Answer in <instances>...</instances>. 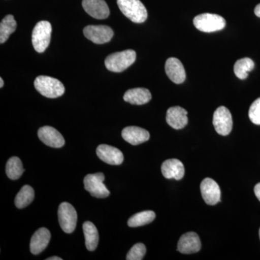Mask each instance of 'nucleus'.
I'll return each mask as SVG.
<instances>
[{"mask_svg": "<svg viewBox=\"0 0 260 260\" xmlns=\"http://www.w3.org/2000/svg\"><path fill=\"white\" fill-rule=\"evenodd\" d=\"M136 52L132 49L113 53L106 58V68L114 73H121L136 60Z\"/></svg>", "mask_w": 260, "mask_h": 260, "instance_id": "nucleus-1", "label": "nucleus"}, {"mask_svg": "<svg viewBox=\"0 0 260 260\" xmlns=\"http://www.w3.org/2000/svg\"><path fill=\"white\" fill-rule=\"evenodd\" d=\"M34 86L39 93L49 99L60 97L65 91L64 85L59 80L45 75L37 77Z\"/></svg>", "mask_w": 260, "mask_h": 260, "instance_id": "nucleus-2", "label": "nucleus"}, {"mask_svg": "<svg viewBox=\"0 0 260 260\" xmlns=\"http://www.w3.org/2000/svg\"><path fill=\"white\" fill-rule=\"evenodd\" d=\"M117 5L121 13L133 23H143L148 18V11L140 0H117Z\"/></svg>", "mask_w": 260, "mask_h": 260, "instance_id": "nucleus-3", "label": "nucleus"}, {"mask_svg": "<svg viewBox=\"0 0 260 260\" xmlns=\"http://www.w3.org/2000/svg\"><path fill=\"white\" fill-rule=\"evenodd\" d=\"M52 28L49 22H39L34 27L32 32V44L38 53H43L50 44Z\"/></svg>", "mask_w": 260, "mask_h": 260, "instance_id": "nucleus-4", "label": "nucleus"}, {"mask_svg": "<svg viewBox=\"0 0 260 260\" xmlns=\"http://www.w3.org/2000/svg\"><path fill=\"white\" fill-rule=\"evenodd\" d=\"M194 26L202 32L218 31L225 28V20L223 17L211 13H203L195 17L193 20Z\"/></svg>", "mask_w": 260, "mask_h": 260, "instance_id": "nucleus-5", "label": "nucleus"}, {"mask_svg": "<svg viewBox=\"0 0 260 260\" xmlns=\"http://www.w3.org/2000/svg\"><path fill=\"white\" fill-rule=\"evenodd\" d=\"M105 176L103 173L88 174L84 178L85 189L93 197L96 198H106L109 196L110 191L104 184Z\"/></svg>", "mask_w": 260, "mask_h": 260, "instance_id": "nucleus-6", "label": "nucleus"}, {"mask_svg": "<svg viewBox=\"0 0 260 260\" xmlns=\"http://www.w3.org/2000/svg\"><path fill=\"white\" fill-rule=\"evenodd\" d=\"M58 218L59 225L67 234L74 232L77 225L78 215L74 207L68 203H62L59 205L58 210Z\"/></svg>", "mask_w": 260, "mask_h": 260, "instance_id": "nucleus-7", "label": "nucleus"}, {"mask_svg": "<svg viewBox=\"0 0 260 260\" xmlns=\"http://www.w3.org/2000/svg\"><path fill=\"white\" fill-rule=\"evenodd\" d=\"M213 126L218 134L226 136L233 127V119L230 111L225 107H220L213 114Z\"/></svg>", "mask_w": 260, "mask_h": 260, "instance_id": "nucleus-8", "label": "nucleus"}, {"mask_svg": "<svg viewBox=\"0 0 260 260\" xmlns=\"http://www.w3.org/2000/svg\"><path fill=\"white\" fill-rule=\"evenodd\" d=\"M85 37L94 44H103L112 40L114 31L107 25H88L83 30Z\"/></svg>", "mask_w": 260, "mask_h": 260, "instance_id": "nucleus-9", "label": "nucleus"}, {"mask_svg": "<svg viewBox=\"0 0 260 260\" xmlns=\"http://www.w3.org/2000/svg\"><path fill=\"white\" fill-rule=\"evenodd\" d=\"M202 196L206 204L215 205L220 202V186L211 178H205L200 184Z\"/></svg>", "mask_w": 260, "mask_h": 260, "instance_id": "nucleus-10", "label": "nucleus"}, {"mask_svg": "<svg viewBox=\"0 0 260 260\" xmlns=\"http://www.w3.org/2000/svg\"><path fill=\"white\" fill-rule=\"evenodd\" d=\"M39 139L51 148H59L64 146L65 140L60 133L52 126H44L38 131Z\"/></svg>", "mask_w": 260, "mask_h": 260, "instance_id": "nucleus-11", "label": "nucleus"}, {"mask_svg": "<svg viewBox=\"0 0 260 260\" xmlns=\"http://www.w3.org/2000/svg\"><path fill=\"white\" fill-rule=\"evenodd\" d=\"M177 246L178 251L182 254H194L201 249V242L196 233L188 232L181 236Z\"/></svg>", "mask_w": 260, "mask_h": 260, "instance_id": "nucleus-12", "label": "nucleus"}, {"mask_svg": "<svg viewBox=\"0 0 260 260\" xmlns=\"http://www.w3.org/2000/svg\"><path fill=\"white\" fill-rule=\"evenodd\" d=\"M82 5L85 11L94 18L103 20L110 14L109 7L104 0H83Z\"/></svg>", "mask_w": 260, "mask_h": 260, "instance_id": "nucleus-13", "label": "nucleus"}, {"mask_svg": "<svg viewBox=\"0 0 260 260\" xmlns=\"http://www.w3.org/2000/svg\"><path fill=\"white\" fill-rule=\"evenodd\" d=\"M96 153L101 160L110 165H120L124 160V155L121 150L111 145H99Z\"/></svg>", "mask_w": 260, "mask_h": 260, "instance_id": "nucleus-14", "label": "nucleus"}, {"mask_svg": "<svg viewBox=\"0 0 260 260\" xmlns=\"http://www.w3.org/2000/svg\"><path fill=\"white\" fill-rule=\"evenodd\" d=\"M166 73L173 83L181 84L186 79V73L182 63L177 58L172 57L167 59L165 65Z\"/></svg>", "mask_w": 260, "mask_h": 260, "instance_id": "nucleus-15", "label": "nucleus"}, {"mask_svg": "<svg viewBox=\"0 0 260 260\" xmlns=\"http://www.w3.org/2000/svg\"><path fill=\"white\" fill-rule=\"evenodd\" d=\"M121 136L126 142L133 145L142 144L150 139V133L146 129L135 126L124 128Z\"/></svg>", "mask_w": 260, "mask_h": 260, "instance_id": "nucleus-16", "label": "nucleus"}, {"mask_svg": "<svg viewBox=\"0 0 260 260\" xmlns=\"http://www.w3.org/2000/svg\"><path fill=\"white\" fill-rule=\"evenodd\" d=\"M167 121L174 129H183L188 124L187 112L180 107L169 108L167 113Z\"/></svg>", "mask_w": 260, "mask_h": 260, "instance_id": "nucleus-17", "label": "nucleus"}, {"mask_svg": "<svg viewBox=\"0 0 260 260\" xmlns=\"http://www.w3.org/2000/svg\"><path fill=\"white\" fill-rule=\"evenodd\" d=\"M51 234L46 228H41L34 233L30 244V251L32 254H40L47 248L50 242Z\"/></svg>", "mask_w": 260, "mask_h": 260, "instance_id": "nucleus-18", "label": "nucleus"}, {"mask_svg": "<svg viewBox=\"0 0 260 260\" xmlns=\"http://www.w3.org/2000/svg\"><path fill=\"white\" fill-rule=\"evenodd\" d=\"M162 175L167 179L180 180L184 176V167L182 162L178 159H169L162 162L161 166Z\"/></svg>", "mask_w": 260, "mask_h": 260, "instance_id": "nucleus-19", "label": "nucleus"}, {"mask_svg": "<svg viewBox=\"0 0 260 260\" xmlns=\"http://www.w3.org/2000/svg\"><path fill=\"white\" fill-rule=\"evenodd\" d=\"M150 90L144 88L130 89L124 93V100L133 105H143L151 100Z\"/></svg>", "mask_w": 260, "mask_h": 260, "instance_id": "nucleus-20", "label": "nucleus"}, {"mask_svg": "<svg viewBox=\"0 0 260 260\" xmlns=\"http://www.w3.org/2000/svg\"><path fill=\"white\" fill-rule=\"evenodd\" d=\"M83 229L87 249L90 251L95 250L99 240V232L96 227L91 222L86 221L83 223Z\"/></svg>", "mask_w": 260, "mask_h": 260, "instance_id": "nucleus-21", "label": "nucleus"}, {"mask_svg": "<svg viewBox=\"0 0 260 260\" xmlns=\"http://www.w3.org/2000/svg\"><path fill=\"white\" fill-rule=\"evenodd\" d=\"M17 23L12 15L5 16L0 24V44H4L9 39L10 36L15 31Z\"/></svg>", "mask_w": 260, "mask_h": 260, "instance_id": "nucleus-22", "label": "nucleus"}, {"mask_svg": "<svg viewBox=\"0 0 260 260\" xmlns=\"http://www.w3.org/2000/svg\"><path fill=\"white\" fill-rule=\"evenodd\" d=\"M35 197L34 189L31 186L25 185L22 187L18 194L15 197V205L19 209L28 206L32 203Z\"/></svg>", "mask_w": 260, "mask_h": 260, "instance_id": "nucleus-23", "label": "nucleus"}, {"mask_svg": "<svg viewBox=\"0 0 260 260\" xmlns=\"http://www.w3.org/2000/svg\"><path fill=\"white\" fill-rule=\"evenodd\" d=\"M155 218V213L151 210H148V211L140 212L130 217L127 223L129 227H139L151 223Z\"/></svg>", "mask_w": 260, "mask_h": 260, "instance_id": "nucleus-24", "label": "nucleus"}, {"mask_svg": "<svg viewBox=\"0 0 260 260\" xmlns=\"http://www.w3.org/2000/svg\"><path fill=\"white\" fill-rule=\"evenodd\" d=\"M23 164L18 157H12L8 160L6 165V174L10 179L16 180L23 174Z\"/></svg>", "mask_w": 260, "mask_h": 260, "instance_id": "nucleus-25", "label": "nucleus"}, {"mask_svg": "<svg viewBox=\"0 0 260 260\" xmlns=\"http://www.w3.org/2000/svg\"><path fill=\"white\" fill-rule=\"evenodd\" d=\"M254 63L249 58H243L239 59L234 64V73L238 78L241 80L246 79L248 73L254 69Z\"/></svg>", "mask_w": 260, "mask_h": 260, "instance_id": "nucleus-26", "label": "nucleus"}, {"mask_svg": "<svg viewBox=\"0 0 260 260\" xmlns=\"http://www.w3.org/2000/svg\"><path fill=\"white\" fill-rule=\"evenodd\" d=\"M146 253V247L142 243L135 244L126 254V259L142 260Z\"/></svg>", "mask_w": 260, "mask_h": 260, "instance_id": "nucleus-27", "label": "nucleus"}, {"mask_svg": "<svg viewBox=\"0 0 260 260\" xmlns=\"http://www.w3.org/2000/svg\"><path fill=\"white\" fill-rule=\"evenodd\" d=\"M249 117L251 122L260 125V98L251 104L249 111Z\"/></svg>", "mask_w": 260, "mask_h": 260, "instance_id": "nucleus-28", "label": "nucleus"}, {"mask_svg": "<svg viewBox=\"0 0 260 260\" xmlns=\"http://www.w3.org/2000/svg\"><path fill=\"white\" fill-rule=\"evenodd\" d=\"M254 193L257 199L260 201V183H258L255 186H254Z\"/></svg>", "mask_w": 260, "mask_h": 260, "instance_id": "nucleus-29", "label": "nucleus"}, {"mask_svg": "<svg viewBox=\"0 0 260 260\" xmlns=\"http://www.w3.org/2000/svg\"><path fill=\"white\" fill-rule=\"evenodd\" d=\"M254 13L256 16L260 18V4L256 5L255 9H254Z\"/></svg>", "mask_w": 260, "mask_h": 260, "instance_id": "nucleus-30", "label": "nucleus"}, {"mask_svg": "<svg viewBox=\"0 0 260 260\" xmlns=\"http://www.w3.org/2000/svg\"><path fill=\"white\" fill-rule=\"evenodd\" d=\"M47 260H62V259L59 256H51V257L47 258Z\"/></svg>", "mask_w": 260, "mask_h": 260, "instance_id": "nucleus-31", "label": "nucleus"}, {"mask_svg": "<svg viewBox=\"0 0 260 260\" xmlns=\"http://www.w3.org/2000/svg\"><path fill=\"white\" fill-rule=\"evenodd\" d=\"M4 86V81H3V78H0V88H3Z\"/></svg>", "mask_w": 260, "mask_h": 260, "instance_id": "nucleus-32", "label": "nucleus"}, {"mask_svg": "<svg viewBox=\"0 0 260 260\" xmlns=\"http://www.w3.org/2000/svg\"><path fill=\"white\" fill-rule=\"evenodd\" d=\"M259 239H260V229H259Z\"/></svg>", "mask_w": 260, "mask_h": 260, "instance_id": "nucleus-33", "label": "nucleus"}]
</instances>
